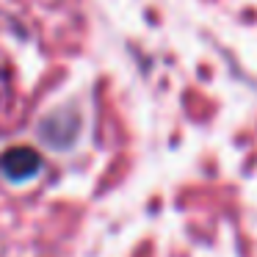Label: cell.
<instances>
[{"mask_svg":"<svg viewBox=\"0 0 257 257\" xmlns=\"http://www.w3.org/2000/svg\"><path fill=\"white\" fill-rule=\"evenodd\" d=\"M39 155L34 150H25V147H17V150L6 152L0 158V172L12 180H28L31 174H36L39 169Z\"/></svg>","mask_w":257,"mask_h":257,"instance_id":"6da1fadb","label":"cell"}]
</instances>
